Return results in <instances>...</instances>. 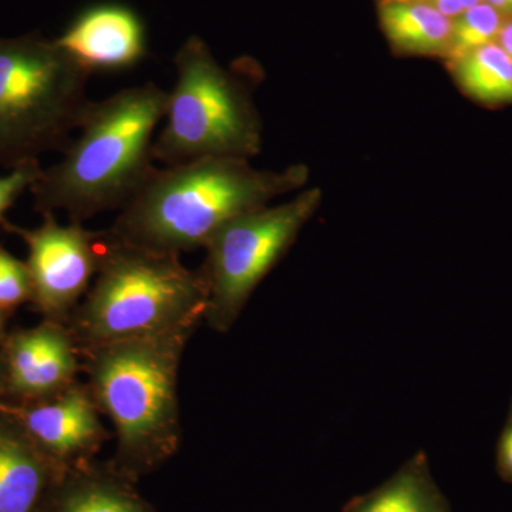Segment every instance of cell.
<instances>
[{"label": "cell", "mask_w": 512, "mask_h": 512, "mask_svg": "<svg viewBox=\"0 0 512 512\" xmlns=\"http://www.w3.org/2000/svg\"><path fill=\"white\" fill-rule=\"evenodd\" d=\"M308 168L262 171L244 158H201L156 168L107 232L134 247L181 255L205 248L229 221L298 190Z\"/></svg>", "instance_id": "obj_1"}, {"label": "cell", "mask_w": 512, "mask_h": 512, "mask_svg": "<svg viewBox=\"0 0 512 512\" xmlns=\"http://www.w3.org/2000/svg\"><path fill=\"white\" fill-rule=\"evenodd\" d=\"M167 100L168 92L146 83L93 101L63 160L43 170L30 188L35 210L64 211L72 222H83L126 207L156 171L154 133Z\"/></svg>", "instance_id": "obj_2"}, {"label": "cell", "mask_w": 512, "mask_h": 512, "mask_svg": "<svg viewBox=\"0 0 512 512\" xmlns=\"http://www.w3.org/2000/svg\"><path fill=\"white\" fill-rule=\"evenodd\" d=\"M194 328L80 349L82 372L128 471L147 470L180 446L178 373Z\"/></svg>", "instance_id": "obj_3"}, {"label": "cell", "mask_w": 512, "mask_h": 512, "mask_svg": "<svg viewBox=\"0 0 512 512\" xmlns=\"http://www.w3.org/2000/svg\"><path fill=\"white\" fill-rule=\"evenodd\" d=\"M205 312L201 276L183 265L180 255L134 247L106 231L99 271L66 326L80 350L197 329Z\"/></svg>", "instance_id": "obj_4"}, {"label": "cell", "mask_w": 512, "mask_h": 512, "mask_svg": "<svg viewBox=\"0 0 512 512\" xmlns=\"http://www.w3.org/2000/svg\"><path fill=\"white\" fill-rule=\"evenodd\" d=\"M90 76L40 33L0 39V167L64 153L93 106Z\"/></svg>", "instance_id": "obj_5"}, {"label": "cell", "mask_w": 512, "mask_h": 512, "mask_svg": "<svg viewBox=\"0 0 512 512\" xmlns=\"http://www.w3.org/2000/svg\"><path fill=\"white\" fill-rule=\"evenodd\" d=\"M177 80L168 92L165 124L153 158L178 165L201 158H244L261 150V121L249 92L221 66L210 47L190 36L174 57Z\"/></svg>", "instance_id": "obj_6"}, {"label": "cell", "mask_w": 512, "mask_h": 512, "mask_svg": "<svg viewBox=\"0 0 512 512\" xmlns=\"http://www.w3.org/2000/svg\"><path fill=\"white\" fill-rule=\"evenodd\" d=\"M318 188L278 205L249 211L229 221L205 245L198 269L207 292L205 320L217 332H228L276 262L295 242L319 207Z\"/></svg>", "instance_id": "obj_7"}, {"label": "cell", "mask_w": 512, "mask_h": 512, "mask_svg": "<svg viewBox=\"0 0 512 512\" xmlns=\"http://www.w3.org/2000/svg\"><path fill=\"white\" fill-rule=\"evenodd\" d=\"M43 222L26 229L6 221L5 231L18 235L28 247L32 303L43 319L64 323L84 298L106 245V231L92 232L82 222L59 224L55 214H43Z\"/></svg>", "instance_id": "obj_8"}, {"label": "cell", "mask_w": 512, "mask_h": 512, "mask_svg": "<svg viewBox=\"0 0 512 512\" xmlns=\"http://www.w3.org/2000/svg\"><path fill=\"white\" fill-rule=\"evenodd\" d=\"M5 367V402H39L79 382V348L64 323L43 319L39 325L8 333L0 345Z\"/></svg>", "instance_id": "obj_9"}, {"label": "cell", "mask_w": 512, "mask_h": 512, "mask_svg": "<svg viewBox=\"0 0 512 512\" xmlns=\"http://www.w3.org/2000/svg\"><path fill=\"white\" fill-rule=\"evenodd\" d=\"M2 404L46 456L63 468L86 463L110 436L89 386L80 380L39 402Z\"/></svg>", "instance_id": "obj_10"}, {"label": "cell", "mask_w": 512, "mask_h": 512, "mask_svg": "<svg viewBox=\"0 0 512 512\" xmlns=\"http://www.w3.org/2000/svg\"><path fill=\"white\" fill-rule=\"evenodd\" d=\"M55 40L90 74L133 69L148 53L143 20L136 10L116 2L82 10Z\"/></svg>", "instance_id": "obj_11"}, {"label": "cell", "mask_w": 512, "mask_h": 512, "mask_svg": "<svg viewBox=\"0 0 512 512\" xmlns=\"http://www.w3.org/2000/svg\"><path fill=\"white\" fill-rule=\"evenodd\" d=\"M3 403V402H2ZM0 403V512H45L67 468L46 456Z\"/></svg>", "instance_id": "obj_12"}, {"label": "cell", "mask_w": 512, "mask_h": 512, "mask_svg": "<svg viewBox=\"0 0 512 512\" xmlns=\"http://www.w3.org/2000/svg\"><path fill=\"white\" fill-rule=\"evenodd\" d=\"M377 15L396 55L446 59L453 19L444 16L427 0H380Z\"/></svg>", "instance_id": "obj_13"}, {"label": "cell", "mask_w": 512, "mask_h": 512, "mask_svg": "<svg viewBox=\"0 0 512 512\" xmlns=\"http://www.w3.org/2000/svg\"><path fill=\"white\" fill-rule=\"evenodd\" d=\"M342 512H451V507L431 474L429 458L419 451L375 490L350 500Z\"/></svg>", "instance_id": "obj_14"}, {"label": "cell", "mask_w": 512, "mask_h": 512, "mask_svg": "<svg viewBox=\"0 0 512 512\" xmlns=\"http://www.w3.org/2000/svg\"><path fill=\"white\" fill-rule=\"evenodd\" d=\"M84 464L67 468L45 512H154L136 493Z\"/></svg>", "instance_id": "obj_15"}, {"label": "cell", "mask_w": 512, "mask_h": 512, "mask_svg": "<svg viewBox=\"0 0 512 512\" xmlns=\"http://www.w3.org/2000/svg\"><path fill=\"white\" fill-rule=\"evenodd\" d=\"M460 89L480 103H512V59L498 43L447 63Z\"/></svg>", "instance_id": "obj_16"}, {"label": "cell", "mask_w": 512, "mask_h": 512, "mask_svg": "<svg viewBox=\"0 0 512 512\" xmlns=\"http://www.w3.org/2000/svg\"><path fill=\"white\" fill-rule=\"evenodd\" d=\"M504 20L503 13L485 2L478 3L454 18L447 63L454 62L480 47L497 43Z\"/></svg>", "instance_id": "obj_17"}, {"label": "cell", "mask_w": 512, "mask_h": 512, "mask_svg": "<svg viewBox=\"0 0 512 512\" xmlns=\"http://www.w3.org/2000/svg\"><path fill=\"white\" fill-rule=\"evenodd\" d=\"M26 302H32L28 265L0 247V313L9 315Z\"/></svg>", "instance_id": "obj_18"}, {"label": "cell", "mask_w": 512, "mask_h": 512, "mask_svg": "<svg viewBox=\"0 0 512 512\" xmlns=\"http://www.w3.org/2000/svg\"><path fill=\"white\" fill-rule=\"evenodd\" d=\"M43 173L39 161L19 165L12 173L0 177V227L5 224L6 212L13 207L20 195L30 190Z\"/></svg>", "instance_id": "obj_19"}, {"label": "cell", "mask_w": 512, "mask_h": 512, "mask_svg": "<svg viewBox=\"0 0 512 512\" xmlns=\"http://www.w3.org/2000/svg\"><path fill=\"white\" fill-rule=\"evenodd\" d=\"M495 464H497V473L501 480L512 484V400L500 439H498Z\"/></svg>", "instance_id": "obj_20"}, {"label": "cell", "mask_w": 512, "mask_h": 512, "mask_svg": "<svg viewBox=\"0 0 512 512\" xmlns=\"http://www.w3.org/2000/svg\"><path fill=\"white\" fill-rule=\"evenodd\" d=\"M427 2L447 18L454 19L483 0H427Z\"/></svg>", "instance_id": "obj_21"}, {"label": "cell", "mask_w": 512, "mask_h": 512, "mask_svg": "<svg viewBox=\"0 0 512 512\" xmlns=\"http://www.w3.org/2000/svg\"><path fill=\"white\" fill-rule=\"evenodd\" d=\"M497 43L512 59V16L505 18L503 28H501L500 35H498Z\"/></svg>", "instance_id": "obj_22"}, {"label": "cell", "mask_w": 512, "mask_h": 512, "mask_svg": "<svg viewBox=\"0 0 512 512\" xmlns=\"http://www.w3.org/2000/svg\"><path fill=\"white\" fill-rule=\"evenodd\" d=\"M483 2L503 13L505 18L512 16V0H483Z\"/></svg>", "instance_id": "obj_23"}, {"label": "cell", "mask_w": 512, "mask_h": 512, "mask_svg": "<svg viewBox=\"0 0 512 512\" xmlns=\"http://www.w3.org/2000/svg\"><path fill=\"white\" fill-rule=\"evenodd\" d=\"M5 402V367L0 356V403Z\"/></svg>", "instance_id": "obj_24"}, {"label": "cell", "mask_w": 512, "mask_h": 512, "mask_svg": "<svg viewBox=\"0 0 512 512\" xmlns=\"http://www.w3.org/2000/svg\"><path fill=\"white\" fill-rule=\"evenodd\" d=\"M5 315H2L0 313V345H2L3 340H5L6 335H8V332L5 330Z\"/></svg>", "instance_id": "obj_25"}, {"label": "cell", "mask_w": 512, "mask_h": 512, "mask_svg": "<svg viewBox=\"0 0 512 512\" xmlns=\"http://www.w3.org/2000/svg\"><path fill=\"white\" fill-rule=\"evenodd\" d=\"M379 2H380V0H379Z\"/></svg>", "instance_id": "obj_26"}]
</instances>
